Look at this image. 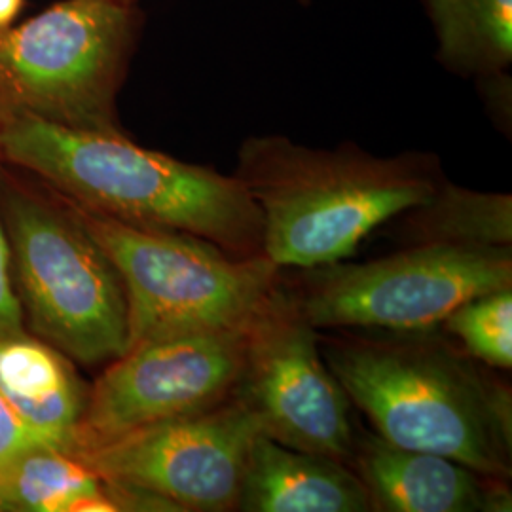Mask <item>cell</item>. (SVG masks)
<instances>
[{
	"mask_svg": "<svg viewBox=\"0 0 512 512\" xmlns=\"http://www.w3.org/2000/svg\"><path fill=\"white\" fill-rule=\"evenodd\" d=\"M0 160L109 219L190 234L241 258L262 255L258 207L234 175L141 147L124 131L67 128L4 110Z\"/></svg>",
	"mask_w": 512,
	"mask_h": 512,
	"instance_id": "cell-1",
	"label": "cell"
},
{
	"mask_svg": "<svg viewBox=\"0 0 512 512\" xmlns=\"http://www.w3.org/2000/svg\"><path fill=\"white\" fill-rule=\"evenodd\" d=\"M234 177L258 207L262 255L300 270L346 260L446 179L429 152L374 156L353 143L311 148L283 135L245 139Z\"/></svg>",
	"mask_w": 512,
	"mask_h": 512,
	"instance_id": "cell-2",
	"label": "cell"
},
{
	"mask_svg": "<svg viewBox=\"0 0 512 512\" xmlns=\"http://www.w3.org/2000/svg\"><path fill=\"white\" fill-rule=\"evenodd\" d=\"M389 334L319 340L332 374L374 433L509 480L511 389L433 329Z\"/></svg>",
	"mask_w": 512,
	"mask_h": 512,
	"instance_id": "cell-3",
	"label": "cell"
},
{
	"mask_svg": "<svg viewBox=\"0 0 512 512\" xmlns=\"http://www.w3.org/2000/svg\"><path fill=\"white\" fill-rule=\"evenodd\" d=\"M71 205L122 279L128 348L249 327L281 281V268L264 255L241 258L190 234L133 226Z\"/></svg>",
	"mask_w": 512,
	"mask_h": 512,
	"instance_id": "cell-4",
	"label": "cell"
},
{
	"mask_svg": "<svg viewBox=\"0 0 512 512\" xmlns=\"http://www.w3.org/2000/svg\"><path fill=\"white\" fill-rule=\"evenodd\" d=\"M143 14L124 0H59L0 29V105L67 128L122 131L116 97Z\"/></svg>",
	"mask_w": 512,
	"mask_h": 512,
	"instance_id": "cell-5",
	"label": "cell"
},
{
	"mask_svg": "<svg viewBox=\"0 0 512 512\" xmlns=\"http://www.w3.org/2000/svg\"><path fill=\"white\" fill-rule=\"evenodd\" d=\"M6 234L23 315L40 340L74 363H110L128 349L122 279L73 205L10 188Z\"/></svg>",
	"mask_w": 512,
	"mask_h": 512,
	"instance_id": "cell-6",
	"label": "cell"
},
{
	"mask_svg": "<svg viewBox=\"0 0 512 512\" xmlns=\"http://www.w3.org/2000/svg\"><path fill=\"white\" fill-rule=\"evenodd\" d=\"M512 289V251L410 245L363 264L304 270L287 287L313 329L414 332L435 329L463 302Z\"/></svg>",
	"mask_w": 512,
	"mask_h": 512,
	"instance_id": "cell-7",
	"label": "cell"
},
{
	"mask_svg": "<svg viewBox=\"0 0 512 512\" xmlns=\"http://www.w3.org/2000/svg\"><path fill=\"white\" fill-rule=\"evenodd\" d=\"M262 433L236 395L86 448L82 459L110 486L148 495L167 511H238L251 444Z\"/></svg>",
	"mask_w": 512,
	"mask_h": 512,
	"instance_id": "cell-8",
	"label": "cell"
},
{
	"mask_svg": "<svg viewBox=\"0 0 512 512\" xmlns=\"http://www.w3.org/2000/svg\"><path fill=\"white\" fill-rule=\"evenodd\" d=\"M236 397L275 442L348 465L353 458V404L283 281L247 329Z\"/></svg>",
	"mask_w": 512,
	"mask_h": 512,
	"instance_id": "cell-9",
	"label": "cell"
},
{
	"mask_svg": "<svg viewBox=\"0 0 512 512\" xmlns=\"http://www.w3.org/2000/svg\"><path fill=\"white\" fill-rule=\"evenodd\" d=\"M247 329L148 340L112 359L88 391L73 454L236 395Z\"/></svg>",
	"mask_w": 512,
	"mask_h": 512,
	"instance_id": "cell-10",
	"label": "cell"
},
{
	"mask_svg": "<svg viewBox=\"0 0 512 512\" xmlns=\"http://www.w3.org/2000/svg\"><path fill=\"white\" fill-rule=\"evenodd\" d=\"M349 465L361 478L372 511H511L507 480L480 475L456 459L395 446L376 433L357 435Z\"/></svg>",
	"mask_w": 512,
	"mask_h": 512,
	"instance_id": "cell-11",
	"label": "cell"
},
{
	"mask_svg": "<svg viewBox=\"0 0 512 512\" xmlns=\"http://www.w3.org/2000/svg\"><path fill=\"white\" fill-rule=\"evenodd\" d=\"M243 512H372L348 463L294 450L258 433L239 490Z\"/></svg>",
	"mask_w": 512,
	"mask_h": 512,
	"instance_id": "cell-12",
	"label": "cell"
},
{
	"mask_svg": "<svg viewBox=\"0 0 512 512\" xmlns=\"http://www.w3.org/2000/svg\"><path fill=\"white\" fill-rule=\"evenodd\" d=\"M0 393L38 433L73 454L88 391L65 353L27 332L2 338Z\"/></svg>",
	"mask_w": 512,
	"mask_h": 512,
	"instance_id": "cell-13",
	"label": "cell"
},
{
	"mask_svg": "<svg viewBox=\"0 0 512 512\" xmlns=\"http://www.w3.org/2000/svg\"><path fill=\"white\" fill-rule=\"evenodd\" d=\"M397 238L410 245L505 249L512 245V198L476 192L444 179L425 202L395 219Z\"/></svg>",
	"mask_w": 512,
	"mask_h": 512,
	"instance_id": "cell-14",
	"label": "cell"
},
{
	"mask_svg": "<svg viewBox=\"0 0 512 512\" xmlns=\"http://www.w3.org/2000/svg\"><path fill=\"white\" fill-rule=\"evenodd\" d=\"M440 63L459 76L492 82L512 63V0H423Z\"/></svg>",
	"mask_w": 512,
	"mask_h": 512,
	"instance_id": "cell-15",
	"label": "cell"
},
{
	"mask_svg": "<svg viewBox=\"0 0 512 512\" xmlns=\"http://www.w3.org/2000/svg\"><path fill=\"white\" fill-rule=\"evenodd\" d=\"M105 482L74 454L35 448L0 465V511L76 512Z\"/></svg>",
	"mask_w": 512,
	"mask_h": 512,
	"instance_id": "cell-16",
	"label": "cell"
},
{
	"mask_svg": "<svg viewBox=\"0 0 512 512\" xmlns=\"http://www.w3.org/2000/svg\"><path fill=\"white\" fill-rule=\"evenodd\" d=\"M442 325L476 363L512 366V289L480 294L452 311Z\"/></svg>",
	"mask_w": 512,
	"mask_h": 512,
	"instance_id": "cell-17",
	"label": "cell"
},
{
	"mask_svg": "<svg viewBox=\"0 0 512 512\" xmlns=\"http://www.w3.org/2000/svg\"><path fill=\"white\" fill-rule=\"evenodd\" d=\"M35 448H57V446L23 420L12 408V404L8 403L0 393V465Z\"/></svg>",
	"mask_w": 512,
	"mask_h": 512,
	"instance_id": "cell-18",
	"label": "cell"
},
{
	"mask_svg": "<svg viewBox=\"0 0 512 512\" xmlns=\"http://www.w3.org/2000/svg\"><path fill=\"white\" fill-rule=\"evenodd\" d=\"M23 317L12 270L10 241L6 230L0 226V340L23 334Z\"/></svg>",
	"mask_w": 512,
	"mask_h": 512,
	"instance_id": "cell-19",
	"label": "cell"
},
{
	"mask_svg": "<svg viewBox=\"0 0 512 512\" xmlns=\"http://www.w3.org/2000/svg\"><path fill=\"white\" fill-rule=\"evenodd\" d=\"M25 0H0V29H6L16 23Z\"/></svg>",
	"mask_w": 512,
	"mask_h": 512,
	"instance_id": "cell-20",
	"label": "cell"
},
{
	"mask_svg": "<svg viewBox=\"0 0 512 512\" xmlns=\"http://www.w3.org/2000/svg\"><path fill=\"white\" fill-rule=\"evenodd\" d=\"M2 116H4V109H2V105H0V120H2Z\"/></svg>",
	"mask_w": 512,
	"mask_h": 512,
	"instance_id": "cell-21",
	"label": "cell"
},
{
	"mask_svg": "<svg viewBox=\"0 0 512 512\" xmlns=\"http://www.w3.org/2000/svg\"><path fill=\"white\" fill-rule=\"evenodd\" d=\"M124 2H129V4H137V0H124Z\"/></svg>",
	"mask_w": 512,
	"mask_h": 512,
	"instance_id": "cell-22",
	"label": "cell"
},
{
	"mask_svg": "<svg viewBox=\"0 0 512 512\" xmlns=\"http://www.w3.org/2000/svg\"><path fill=\"white\" fill-rule=\"evenodd\" d=\"M298 2H302V4H310L311 0H298Z\"/></svg>",
	"mask_w": 512,
	"mask_h": 512,
	"instance_id": "cell-23",
	"label": "cell"
}]
</instances>
